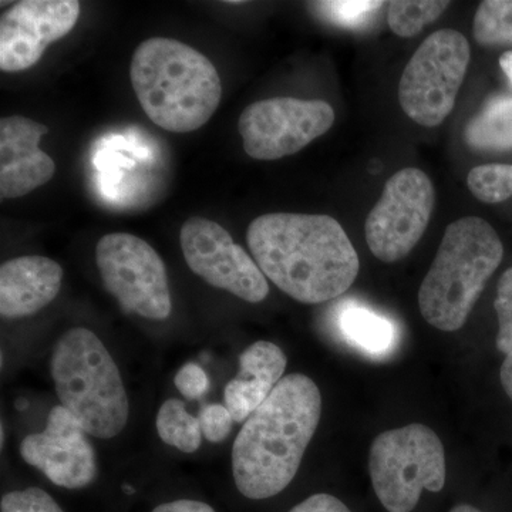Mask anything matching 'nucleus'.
Wrapping results in <instances>:
<instances>
[{"mask_svg": "<svg viewBox=\"0 0 512 512\" xmlns=\"http://www.w3.org/2000/svg\"><path fill=\"white\" fill-rule=\"evenodd\" d=\"M333 123L335 110L326 101L276 97L249 104L238 130L249 157L274 161L299 153Z\"/></svg>", "mask_w": 512, "mask_h": 512, "instance_id": "obj_10", "label": "nucleus"}, {"mask_svg": "<svg viewBox=\"0 0 512 512\" xmlns=\"http://www.w3.org/2000/svg\"><path fill=\"white\" fill-rule=\"evenodd\" d=\"M322 416V394L311 377L285 376L245 421L232 446V473L249 500L275 497L298 474Z\"/></svg>", "mask_w": 512, "mask_h": 512, "instance_id": "obj_2", "label": "nucleus"}, {"mask_svg": "<svg viewBox=\"0 0 512 512\" xmlns=\"http://www.w3.org/2000/svg\"><path fill=\"white\" fill-rule=\"evenodd\" d=\"M247 241L266 278L298 302L332 301L359 275V255L340 222L329 215H261L249 225Z\"/></svg>", "mask_w": 512, "mask_h": 512, "instance_id": "obj_1", "label": "nucleus"}, {"mask_svg": "<svg viewBox=\"0 0 512 512\" xmlns=\"http://www.w3.org/2000/svg\"><path fill=\"white\" fill-rule=\"evenodd\" d=\"M471 194L485 204H498L512 197V165L485 164L468 173Z\"/></svg>", "mask_w": 512, "mask_h": 512, "instance_id": "obj_22", "label": "nucleus"}, {"mask_svg": "<svg viewBox=\"0 0 512 512\" xmlns=\"http://www.w3.org/2000/svg\"><path fill=\"white\" fill-rule=\"evenodd\" d=\"M336 323L343 339L370 357L389 355L399 340L396 325L392 320L362 303L343 302L336 316Z\"/></svg>", "mask_w": 512, "mask_h": 512, "instance_id": "obj_17", "label": "nucleus"}, {"mask_svg": "<svg viewBox=\"0 0 512 512\" xmlns=\"http://www.w3.org/2000/svg\"><path fill=\"white\" fill-rule=\"evenodd\" d=\"M288 365L284 350L271 342L259 340L239 357V373L225 387V406L237 423H244L264 404L284 379Z\"/></svg>", "mask_w": 512, "mask_h": 512, "instance_id": "obj_16", "label": "nucleus"}, {"mask_svg": "<svg viewBox=\"0 0 512 512\" xmlns=\"http://www.w3.org/2000/svg\"><path fill=\"white\" fill-rule=\"evenodd\" d=\"M20 456L67 490H82L97 478L96 453L86 430L63 406L53 407L42 433L25 437Z\"/></svg>", "mask_w": 512, "mask_h": 512, "instance_id": "obj_13", "label": "nucleus"}, {"mask_svg": "<svg viewBox=\"0 0 512 512\" xmlns=\"http://www.w3.org/2000/svg\"><path fill=\"white\" fill-rule=\"evenodd\" d=\"M500 66L505 76H507V79L510 80L512 84V52L504 53V55L500 57Z\"/></svg>", "mask_w": 512, "mask_h": 512, "instance_id": "obj_31", "label": "nucleus"}, {"mask_svg": "<svg viewBox=\"0 0 512 512\" xmlns=\"http://www.w3.org/2000/svg\"><path fill=\"white\" fill-rule=\"evenodd\" d=\"M156 426L158 436L168 446L178 448L183 453H194L201 447L200 420L191 416L180 400L170 399L161 406Z\"/></svg>", "mask_w": 512, "mask_h": 512, "instance_id": "obj_19", "label": "nucleus"}, {"mask_svg": "<svg viewBox=\"0 0 512 512\" xmlns=\"http://www.w3.org/2000/svg\"><path fill=\"white\" fill-rule=\"evenodd\" d=\"M96 264L104 286L124 311L151 320L171 315L167 269L146 241L124 232L104 235L97 242Z\"/></svg>", "mask_w": 512, "mask_h": 512, "instance_id": "obj_8", "label": "nucleus"}, {"mask_svg": "<svg viewBox=\"0 0 512 512\" xmlns=\"http://www.w3.org/2000/svg\"><path fill=\"white\" fill-rule=\"evenodd\" d=\"M370 478L380 504L389 512H412L423 491L446 485V453L430 427L409 424L384 431L370 448Z\"/></svg>", "mask_w": 512, "mask_h": 512, "instance_id": "obj_6", "label": "nucleus"}, {"mask_svg": "<svg viewBox=\"0 0 512 512\" xmlns=\"http://www.w3.org/2000/svg\"><path fill=\"white\" fill-rule=\"evenodd\" d=\"M2 512H64L42 488L29 487L3 495L0 501Z\"/></svg>", "mask_w": 512, "mask_h": 512, "instance_id": "obj_25", "label": "nucleus"}, {"mask_svg": "<svg viewBox=\"0 0 512 512\" xmlns=\"http://www.w3.org/2000/svg\"><path fill=\"white\" fill-rule=\"evenodd\" d=\"M198 420H200L205 439L212 443H220L227 439L232 430V423H234L227 406H222V404H210V406L204 407Z\"/></svg>", "mask_w": 512, "mask_h": 512, "instance_id": "obj_26", "label": "nucleus"}, {"mask_svg": "<svg viewBox=\"0 0 512 512\" xmlns=\"http://www.w3.org/2000/svg\"><path fill=\"white\" fill-rule=\"evenodd\" d=\"M450 2L440 0H396L389 3L387 22L390 29L400 37H413L440 18Z\"/></svg>", "mask_w": 512, "mask_h": 512, "instance_id": "obj_20", "label": "nucleus"}, {"mask_svg": "<svg viewBox=\"0 0 512 512\" xmlns=\"http://www.w3.org/2000/svg\"><path fill=\"white\" fill-rule=\"evenodd\" d=\"M470 59V43L457 30L441 29L427 37L400 79L404 113L420 126H440L454 109Z\"/></svg>", "mask_w": 512, "mask_h": 512, "instance_id": "obj_7", "label": "nucleus"}, {"mask_svg": "<svg viewBox=\"0 0 512 512\" xmlns=\"http://www.w3.org/2000/svg\"><path fill=\"white\" fill-rule=\"evenodd\" d=\"M45 124L22 116L0 121V198L25 197L52 180L56 173L53 158L40 150Z\"/></svg>", "mask_w": 512, "mask_h": 512, "instance_id": "obj_14", "label": "nucleus"}, {"mask_svg": "<svg viewBox=\"0 0 512 512\" xmlns=\"http://www.w3.org/2000/svg\"><path fill=\"white\" fill-rule=\"evenodd\" d=\"M494 308L498 319L497 348L505 356L512 355V268L498 281Z\"/></svg>", "mask_w": 512, "mask_h": 512, "instance_id": "obj_24", "label": "nucleus"}, {"mask_svg": "<svg viewBox=\"0 0 512 512\" xmlns=\"http://www.w3.org/2000/svg\"><path fill=\"white\" fill-rule=\"evenodd\" d=\"M180 244L188 268L207 284L249 303L268 296L264 272L218 222L190 218L181 228Z\"/></svg>", "mask_w": 512, "mask_h": 512, "instance_id": "obj_11", "label": "nucleus"}, {"mask_svg": "<svg viewBox=\"0 0 512 512\" xmlns=\"http://www.w3.org/2000/svg\"><path fill=\"white\" fill-rule=\"evenodd\" d=\"M151 512H215L211 505L197 500H177L158 505Z\"/></svg>", "mask_w": 512, "mask_h": 512, "instance_id": "obj_29", "label": "nucleus"}, {"mask_svg": "<svg viewBox=\"0 0 512 512\" xmlns=\"http://www.w3.org/2000/svg\"><path fill=\"white\" fill-rule=\"evenodd\" d=\"M175 386H177L178 392L188 400H197L208 392L210 379L200 366L195 363H187L178 370L177 376H175Z\"/></svg>", "mask_w": 512, "mask_h": 512, "instance_id": "obj_27", "label": "nucleus"}, {"mask_svg": "<svg viewBox=\"0 0 512 512\" xmlns=\"http://www.w3.org/2000/svg\"><path fill=\"white\" fill-rule=\"evenodd\" d=\"M450 512H483V511L478 510V508L474 507V505L458 504V505H456V507L451 508Z\"/></svg>", "mask_w": 512, "mask_h": 512, "instance_id": "obj_32", "label": "nucleus"}, {"mask_svg": "<svg viewBox=\"0 0 512 512\" xmlns=\"http://www.w3.org/2000/svg\"><path fill=\"white\" fill-rule=\"evenodd\" d=\"M130 80L148 119L171 133L198 130L221 103L222 84L214 64L180 40H144L131 57Z\"/></svg>", "mask_w": 512, "mask_h": 512, "instance_id": "obj_3", "label": "nucleus"}, {"mask_svg": "<svg viewBox=\"0 0 512 512\" xmlns=\"http://www.w3.org/2000/svg\"><path fill=\"white\" fill-rule=\"evenodd\" d=\"M468 146L478 151L512 150V96L491 97L467 124Z\"/></svg>", "mask_w": 512, "mask_h": 512, "instance_id": "obj_18", "label": "nucleus"}, {"mask_svg": "<svg viewBox=\"0 0 512 512\" xmlns=\"http://www.w3.org/2000/svg\"><path fill=\"white\" fill-rule=\"evenodd\" d=\"M500 377L505 393L512 400V355L505 357L503 366H501Z\"/></svg>", "mask_w": 512, "mask_h": 512, "instance_id": "obj_30", "label": "nucleus"}, {"mask_svg": "<svg viewBox=\"0 0 512 512\" xmlns=\"http://www.w3.org/2000/svg\"><path fill=\"white\" fill-rule=\"evenodd\" d=\"M63 268L46 256L9 259L0 266V315L28 318L55 301L63 284Z\"/></svg>", "mask_w": 512, "mask_h": 512, "instance_id": "obj_15", "label": "nucleus"}, {"mask_svg": "<svg viewBox=\"0 0 512 512\" xmlns=\"http://www.w3.org/2000/svg\"><path fill=\"white\" fill-rule=\"evenodd\" d=\"M50 372L64 409L90 436L113 439L126 427L130 403L119 367L92 330L74 328L57 340Z\"/></svg>", "mask_w": 512, "mask_h": 512, "instance_id": "obj_5", "label": "nucleus"}, {"mask_svg": "<svg viewBox=\"0 0 512 512\" xmlns=\"http://www.w3.org/2000/svg\"><path fill=\"white\" fill-rule=\"evenodd\" d=\"M312 5L326 19L346 28H357L366 23L384 3L370 2V0H336V2H316Z\"/></svg>", "mask_w": 512, "mask_h": 512, "instance_id": "obj_23", "label": "nucleus"}, {"mask_svg": "<svg viewBox=\"0 0 512 512\" xmlns=\"http://www.w3.org/2000/svg\"><path fill=\"white\" fill-rule=\"evenodd\" d=\"M473 35L481 46H512V0H485L474 16Z\"/></svg>", "mask_w": 512, "mask_h": 512, "instance_id": "obj_21", "label": "nucleus"}, {"mask_svg": "<svg viewBox=\"0 0 512 512\" xmlns=\"http://www.w3.org/2000/svg\"><path fill=\"white\" fill-rule=\"evenodd\" d=\"M288 512H352V510L338 497L322 493L311 495Z\"/></svg>", "mask_w": 512, "mask_h": 512, "instance_id": "obj_28", "label": "nucleus"}, {"mask_svg": "<svg viewBox=\"0 0 512 512\" xmlns=\"http://www.w3.org/2000/svg\"><path fill=\"white\" fill-rule=\"evenodd\" d=\"M434 202L436 191L424 171L409 167L392 175L366 218L372 254L387 264L409 255L429 227Z\"/></svg>", "mask_w": 512, "mask_h": 512, "instance_id": "obj_9", "label": "nucleus"}, {"mask_svg": "<svg viewBox=\"0 0 512 512\" xmlns=\"http://www.w3.org/2000/svg\"><path fill=\"white\" fill-rule=\"evenodd\" d=\"M80 16L77 0H23L0 19V69L16 73L35 66L47 47L69 35Z\"/></svg>", "mask_w": 512, "mask_h": 512, "instance_id": "obj_12", "label": "nucleus"}, {"mask_svg": "<svg viewBox=\"0 0 512 512\" xmlns=\"http://www.w3.org/2000/svg\"><path fill=\"white\" fill-rule=\"evenodd\" d=\"M503 255V242L483 218L451 222L420 286L419 306L426 322L443 332L463 328Z\"/></svg>", "mask_w": 512, "mask_h": 512, "instance_id": "obj_4", "label": "nucleus"}]
</instances>
